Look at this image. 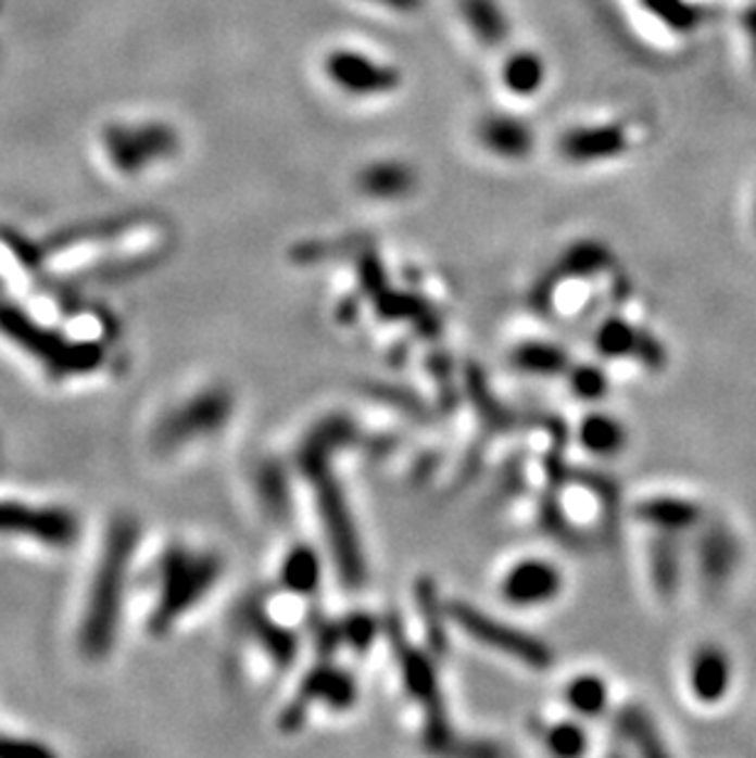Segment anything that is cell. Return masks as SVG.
Instances as JSON below:
<instances>
[{"label":"cell","mask_w":756,"mask_h":758,"mask_svg":"<svg viewBox=\"0 0 756 758\" xmlns=\"http://www.w3.org/2000/svg\"><path fill=\"white\" fill-rule=\"evenodd\" d=\"M138 528L134 520H116L101 555L99 572L93 577L87 623H84L81 646L89 656H103L113 646L121 614V599L126 594V577L130 557L136 549Z\"/></svg>","instance_id":"6da1fadb"},{"label":"cell","mask_w":756,"mask_h":758,"mask_svg":"<svg viewBox=\"0 0 756 758\" xmlns=\"http://www.w3.org/2000/svg\"><path fill=\"white\" fill-rule=\"evenodd\" d=\"M224 572V563L206 549H175L160 570V596L153 611V627L165 631L179 616L200 604Z\"/></svg>","instance_id":"7a4b0ae2"},{"label":"cell","mask_w":756,"mask_h":758,"mask_svg":"<svg viewBox=\"0 0 756 758\" xmlns=\"http://www.w3.org/2000/svg\"><path fill=\"white\" fill-rule=\"evenodd\" d=\"M450 616L469 639H475V643H481L489 650H496L501 656L521 662V666L531 670H545L551 666V650L541 641L533 639L531 633L506 627V623H501L494 616L462 602L452 604Z\"/></svg>","instance_id":"3957f363"},{"label":"cell","mask_w":756,"mask_h":758,"mask_svg":"<svg viewBox=\"0 0 756 758\" xmlns=\"http://www.w3.org/2000/svg\"><path fill=\"white\" fill-rule=\"evenodd\" d=\"M327 79L349 97H386L401 87V72L356 50H335L325 60Z\"/></svg>","instance_id":"277c9868"},{"label":"cell","mask_w":756,"mask_h":758,"mask_svg":"<svg viewBox=\"0 0 756 758\" xmlns=\"http://www.w3.org/2000/svg\"><path fill=\"white\" fill-rule=\"evenodd\" d=\"M563 592V572L551 560L543 557H526L518 560L501 580V596L512 606L551 604Z\"/></svg>","instance_id":"5b68a950"},{"label":"cell","mask_w":756,"mask_h":758,"mask_svg":"<svg viewBox=\"0 0 756 758\" xmlns=\"http://www.w3.org/2000/svg\"><path fill=\"white\" fill-rule=\"evenodd\" d=\"M231 405V395L226 391H219V388L192 397V401L185 403L182 410L169 415V420L163 425V430H160V442L177 444L182 440L197 438V434L216 432L229 420Z\"/></svg>","instance_id":"8992f818"},{"label":"cell","mask_w":756,"mask_h":758,"mask_svg":"<svg viewBox=\"0 0 756 758\" xmlns=\"http://www.w3.org/2000/svg\"><path fill=\"white\" fill-rule=\"evenodd\" d=\"M631 146V138L621 123H602V126L570 128L560 138V155L570 163L590 165L604 160L621 157Z\"/></svg>","instance_id":"52a82bcc"},{"label":"cell","mask_w":756,"mask_h":758,"mask_svg":"<svg viewBox=\"0 0 756 758\" xmlns=\"http://www.w3.org/2000/svg\"><path fill=\"white\" fill-rule=\"evenodd\" d=\"M594 344H597V352L607 358L634 356L648 368H658L666 362L664 349H660L654 337H648L646 331L637 329L627 319L619 317L604 321L597 329V334H594Z\"/></svg>","instance_id":"ba28073f"},{"label":"cell","mask_w":756,"mask_h":758,"mask_svg":"<svg viewBox=\"0 0 756 758\" xmlns=\"http://www.w3.org/2000/svg\"><path fill=\"white\" fill-rule=\"evenodd\" d=\"M477 136L479 143L501 160H526L536 148L533 128L521 118L501 116V113L481 118Z\"/></svg>","instance_id":"9c48e42d"},{"label":"cell","mask_w":756,"mask_h":758,"mask_svg":"<svg viewBox=\"0 0 756 758\" xmlns=\"http://www.w3.org/2000/svg\"><path fill=\"white\" fill-rule=\"evenodd\" d=\"M688 682L693 695L705 705H715L732 685V666L720 646H701L690 658Z\"/></svg>","instance_id":"30bf717a"},{"label":"cell","mask_w":756,"mask_h":758,"mask_svg":"<svg viewBox=\"0 0 756 758\" xmlns=\"http://www.w3.org/2000/svg\"><path fill=\"white\" fill-rule=\"evenodd\" d=\"M697 567L707 584H722L740 563V543L724 523H707L697 538Z\"/></svg>","instance_id":"8fae6325"},{"label":"cell","mask_w":756,"mask_h":758,"mask_svg":"<svg viewBox=\"0 0 756 758\" xmlns=\"http://www.w3.org/2000/svg\"><path fill=\"white\" fill-rule=\"evenodd\" d=\"M415 185H418V173L403 160H376L356 175L358 192L381 199V202H395V199L413 194Z\"/></svg>","instance_id":"7c38bea8"},{"label":"cell","mask_w":756,"mask_h":758,"mask_svg":"<svg viewBox=\"0 0 756 758\" xmlns=\"http://www.w3.org/2000/svg\"><path fill=\"white\" fill-rule=\"evenodd\" d=\"M0 530H11V533H27L45 540H54V543H67L72 540L74 520L62 514V510H33V508H15V506H0Z\"/></svg>","instance_id":"4fadbf2b"},{"label":"cell","mask_w":756,"mask_h":758,"mask_svg":"<svg viewBox=\"0 0 756 758\" xmlns=\"http://www.w3.org/2000/svg\"><path fill=\"white\" fill-rule=\"evenodd\" d=\"M637 516L644 520L646 526L656 528L658 533H683L695 526H701L703 510L695 501L676 498V496H656L641 501L637 508Z\"/></svg>","instance_id":"5bb4252c"},{"label":"cell","mask_w":756,"mask_h":758,"mask_svg":"<svg viewBox=\"0 0 756 758\" xmlns=\"http://www.w3.org/2000/svg\"><path fill=\"white\" fill-rule=\"evenodd\" d=\"M459 11L481 45L501 47L508 40L512 25L499 0H459Z\"/></svg>","instance_id":"9a60e30c"},{"label":"cell","mask_w":756,"mask_h":758,"mask_svg":"<svg viewBox=\"0 0 756 758\" xmlns=\"http://www.w3.org/2000/svg\"><path fill=\"white\" fill-rule=\"evenodd\" d=\"M648 567L651 580H654V586L660 596L678 592L680 574H683V557H680V547L673 533H658V538L651 543Z\"/></svg>","instance_id":"2e32d148"},{"label":"cell","mask_w":756,"mask_h":758,"mask_svg":"<svg viewBox=\"0 0 756 758\" xmlns=\"http://www.w3.org/2000/svg\"><path fill=\"white\" fill-rule=\"evenodd\" d=\"M501 81L514 97H533L545 84V62L543 56L531 50L514 52L504 62Z\"/></svg>","instance_id":"e0dca14e"},{"label":"cell","mask_w":756,"mask_h":758,"mask_svg":"<svg viewBox=\"0 0 756 758\" xmlns=\"http://www.w3.org/2000/svg\"><path fill=\"white\" fill-rule=\"evenodd\" d=\"M578 438L582 447L597 457H614L627 447V430L607 413H592L582 420Z\"/></svg>","instance_id":"ac0fdd59"},{"label":"cell","mask_w":756,"mask_h":758,"mask_svg":"<svg viewBox=\"0 0 756 758\" xmlns=\"http://www.w3.org/2000/svg\"><path fill=\"white\" fill-rule=\"evenodd\" d=\"M319 574H323V570H319L315 549L307 545L292 547L280 567L282 586L295 596H307L315 592L319 584Z\"/></svg>","instance_id":"d6986e66"},{"label":"cell","mask_w":756,"mask_h":758,"mask_svg":"<svg viewBox=\"0 0 756 758\" xmlns=\"http://www.w3.org/2000/svg\"><path fill=\"white\" fill-rule=\"evenodd\" d=\"M565 703L580 717H600L609 703V690L600 675H578L567 682Z\"/></svg>","instance_id":"ffe728a7"},{"label":"cell","mask_w":756,"mask_h":758,"mask_svg":"<svg viewBox=\"0 0 756 758\" xmlns=\"http://www.w3.org/2000/svg\"><path fill=\"white\" fill-rule=\"evenodd\" d=\"M609 261H612V255L602 243H592V241L578 243L565 253L557 275H565V278H575V280L590 278V275L607 268Z\"/></svg>","instance_id":"44dd1931"},{"label":"cell","mask_w":756,"mask_h":758,"mask_svg":"<svg viewBox=\"0 0 756 758\" xmlns=\"http://www.w3.org/2000/svg\"><path fill=\"white\" fill-rule=\"evenodd\" d=\"M646 11L676 33H690L701 25L703 11L688 0H641Z\"/></svg>","instance_id":"7402d4cb"},{"label":"cell","mask_w":756,"mask_h":758,"mask_svg":"<svg viewBox=\"0 0 756 758\" xmlns=\"http://www.w3.org/2000/svg\"><path fill=\"white\" fill-rule=\"evenodd\" d=\"M619 724L629 742H637L644 754H664V746L658 744L656 727L651 724V719L641 712V709H634V707L627 709V712L621 715Z\"/></svg>","instance_id":"603a6c76"},{"label":"cell","mask_w":756,"mask_h":758,"mask_svg":"<svg viewBox=\"0 0 756 758\" xmlns=\"http://www.w3.org/2000/svg\"><path fill=\"white\" fill-rule=\"evenodd\" d=\"M545 744L557 756H580L588 748V734L580 724L563 722L551 727V732L545 734Z\"/></svg>","instance_id":"cb8c5ba5"},{"label":"cell","mask_w":756,"mask_h":758,"mask_svg":"<svg viewBox=\"0 0 756 758\" xmlns=\"http://www.w3.org/2000/svg\"><path fill=\"white\" fill-rule=\"evenodd\" d=\"M570 383H572V393L580 395L582 401H600V397H604L609 391L607 374H604L602 368L590 366V364L572 368Z\"/></svg>","instance_id":"d4e9b609"},{"label":"cell","mask_w":756,"mask_h":758,"mask_svg":"<svg viewBox=\"0 0 756 758\" xmlns=\"http://www.w3.org/2000/svg\"><path fill=\"white\" fill-rule=\"evenodd\" d=\"M521 364L524 368H528V371H536V374H557L567 366L565 354L560 349L547 346V344H536L531 349H526V352H521Z\"/></svg>","instance_id":"484cf974"},{"label":"cell","mask_w":756,"mask_h":758,"mask_svg":"<svg viewBox=\"0 0 756 758\" xmlns=\"http://www.w3.org/2000/svg\"><path fill=\"white\" fill-rule=\"evenodd\" d=\"M366 3L383 5V8H389V11H399V13H415V11H420L425 0H366Z\"/></svg>","instance_id":"4316f807"},{"label":"cell","mask_w":756,"mask_h":758,"mask_svg":"<svg viewBox=\"0 0 756 758\" xmlns=\"http://www.w3.org/2000/svg\"><path fill=\"white\" fill-rule=\"evenodd\" d=\"M742 23H744L746 40H749V47H752V56H754V62H756V5L746 8Z\"/></svg>","instance_id":"83f0119b"},{"label":"cell","mask_w":756,"mask_h":758,"mask_svg":"<svg viewBox=\"0 0 756 758\" xmlns=\"http://www.w3.org/2000/svg\"><path fill=\"white\" fill-rule=\"evenodd\" d=\"M754 224H756V212H754Z\"/></svg>","instance_id":"f1b7e54d"}]
</instances>
